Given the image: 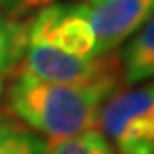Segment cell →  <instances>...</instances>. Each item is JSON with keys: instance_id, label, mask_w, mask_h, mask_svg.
<instances>
[{"instance_id": "6da1fadb", "label": "cell", "mask_w": 154, "mask_h": 154, "mask_svg": "<svg viewBox=\"0 0 154 154\" xmlns=\"http://www.w3.org/2000/svg\"><path fill=\"white\" fill-rule=\"evenodd\" d=\"M121 85L123 78L67 85L19 76L9 87L8 106L30 128L50 139H63L98 130V112Z\"/></svg>"}, {"instance_id": "7a4b0ae2", "label": "cell", "mask_w": 154, "mask_h": 154, "mask_svg": "<svg viewBox=\"0 0 154 154\" xmlns=\"http://www.w3.org/2000/svg\"><path fill=\"white\" fill-rule=\"evenodd\" d=\"M98 130L117 154H154V82L115 91L98 112Z\"/></svg>"}, {"instance_id": "3957f363", "label": "cell", "mask_w": 154, "mask_h": 154, "mask_svg": "<svg viewBox=\"0 0 154 154\" xmlns=\"http://www.w3.org/2000/svg\"><path fill=\"white\" fill-rule=\"evenodd\" d=\"M17 72L24 78L67 85H84L106 78H123L117 52L82 58L35 43H28L24 56L17 65Z\"/></svg>"}, {"instance_id": "277c9868", "label": "cell", "mask_w": 154, "mask_h": 154, "mask_svg": "<svg viewBox=\"0 0 154 154\" xmlns=\"http://www.w3.org/2000/svg\"><path fill=\"white\" fill-rule=\"evenodd\" d=\"M28 43L47 45L72 56H97L95 34L85 4H50L26 23Z\"/></svg>"}, {"instance_id": "5b68a950", "label": "cell", "mask_w": 154, "mask_h": 154, "mask_svg": "<svg viewBox=\"0 0 154 154\" xmlns=\"http://www.w3.org/2000/svg\"><path fill=\"white\" fill-rule=\"evenodd\" d=\"M95 34V54L115 52L154 13V0H98L85 2Z\"/></svg>"}, {"instance_id": "8992f818", "label": "cell", "mask_w": 154, "mask_h": 154, "mask_svg": "<svg viewBox=\"0 0 154 154\" xmlns=\"http://www.w3.org/2000/svg\"><path fill=\"white\" fill-rule=\"evenodd\" d=\"M123 82L137 84L154 78V13L119 54Z\"/></svg>"}, {"instance_id": "52a82bcc", "label": "cell", "mask_w": 154, "mask_h": 154, "mask_svg": "<svg viewBox=\"0 0 154 154\" xmlns=\"http://www.w3.org/2000/svg\"><path fill=\"white\" fill-rule=\"evenodd\" d=\"M28 47L26 24L0 17V74L13 71Z\"/></svg>"}, {"instance_id": "ba28073f", "label": "cell", "mask_w": 154, "mask_h": 154, "mask_svg": "<svg viewBox=\"0 0 154 154\" xmlns=\"http://www.w3.org/2000/svg\"><path fill=\"white\" fill-rule=\"evenodd\" d=\"M43 154H117L100 130H89L80 136L50 139Z\"/></svg>"}, {"instance_id": "9c48e42d", "label": "cell", "mask_w": 154, "mask_h": 154, "mask_svg": "<svg viewBox=\"0 0 154 154\" xmlns=\"http://www.w3.org/2000/svg\"><path fill=\"white\" fill-rule=\"evenodd\" d=\"M43 143L24 128L0 123V154H43Z\"/></svg>"}, {"instance_id": "30bf717a", "label": "cell", "mask_w": 154, "mask_h": 154, "mask_svg": "<svg viewBox=\"0 0 154 154\" xmlns=\"http://www.w3.org/2000/svg\"><path fill=\"white\" fill-rule=\"evenodd\" d=\"M56 0H17V8L19 9H39L54 4Z\"/></svg>"}, {"instance_id": "8fae6325", "label": "cell", "mask_w": 154, "mask_h": 154, "mask_svg": "<svg viewBox=\"0 0 154 154\" xmlns=\"http://www.w3.org/2000/svg\"><path fill=\"white\" fill-rule=\"evenodd\" d=\"M4 85H6L4 74H0V100H2V95H4Z\"/></svg>"}, {"instance_id": "7c38bea8", "label": "cell", "mask_w": 154, "mask_h": 154, "mask_svg": "<svg viewBox=\"0 0 154 154\" xmlns=\"http://www.w3.org/2000/svg\"><path fill=\"white\" fill-rule=\"evenodd\" d=\"M87 2H89V4H91V2H98V0H87Z\"/></svg>"}, {"instance_id": "4fadbf2b", "label": "cell", "mask_w": 154, "mask_h": 154, "mask_svg": "<svg viewBox=\"0 0 154 154\" xmlns=\"http://www.w3.org/2000/svg\"><path fill=\"white\" fill-rule=\"evenodd\" d=\"M0 2H6V0H0Z\"/></svg>"}]
</instances>
